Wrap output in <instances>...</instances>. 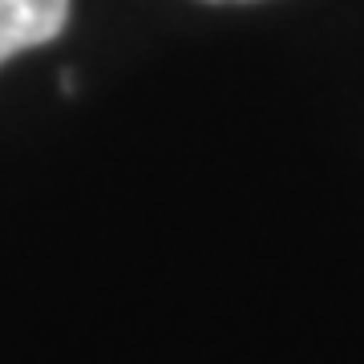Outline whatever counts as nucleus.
Segmentation results:
<instances>
[{
  "label": "nucleus",
  "instance_id": "obj_1",
  "mask_svg": "<svg viewBox=\"0 0 364 364\" xmlns=\"http://www.w3.org/2000/svg\"><path fill=\"white\" fill-rule=\"evenodd\" d=\"M69 21V0H0V65L25 49L49 45Z\"/></svg>",
  "mask_w": 364,
  "mask_h": 364
},
{
  "label": "nucleus",
  "instance_id": "obj_2",
  "mask_svg": "<svg viewBox=\"0 0 364 364\" xmlns=\"http://www.w3.org/2000/svg\"><path fill=\"white\" fill-rule=\"evenodd\" d=\"M207 4H251V0H207Z\"/></svg>",
  "mask_w": 364,
  "mask_h": 364
}]
</instances>
